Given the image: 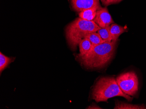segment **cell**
Returning <instances> with one entry per match:
<instances>
[{
    "label": "cell",
    "instance_id": "1",
    "mask_svg": "<svg viewBox=\"0 0 146 109\" xmlns=\"http://www.w3.org/2000/svg\"><path fill=\"white\" fill-rule=\"evenodd\" d=\"M117 42L118 40L104 42L93 46L92 50L85 55H77V59L82 65L88 69L105 67L114 55Z\"/></svg>",
    "mask_w": 146,
    "mask_h": 109
},
{
    "label": "cell",
    "instance_id": "2",
    "mask_svg": "<svg viewBox=\"0 0 146 109\" xmlns=\"http://www.w3.org/2000/svg\"><path fill=\"white\" fill-rule=\"evenodd\" d=\"M100 27L93 21L78 18L70 23L66 28V39L69 46L75 50L80 42L90 33L96 32Z\"/></svg>",
    "mask_w": 146,
    "mask_h": 109
},
{
    "label": "cell",
    "instance_id": "3",
    "mask_svg": "<svg viewBox=\"0 0 146 109\" xmlns=\"http://www.w3.org/2000/svg\"><path fill=\"white\" fill-rule=\"evenodd\" d=\"M93 99L97 102H106L115 97H123L129 101L133 100L131 96L125 94L122 91L112 77H103L98 80L93 89Z\"/></svg>",
    "mask_w": 146,
    "mask_h": 109
},
{
    "label": "cell",
    "instance_id": "4",
    "mask_svg": "<svg viewBox=\"0 0 146 109\" xmlns=\"http://www.w3.org/2000/svg\"><path fill=\"white\" fill-rule=\"evenodd\" d=\"M116 81L119 87L125 94L134 96L138 91L139 81L136 73L129 71L117 76Z\"/></svg>",
    "mask_w": 146,
    "mask_h": 109
},
{
    "label": "cell",
    "instance_id": "5",
    "mask_svg": "<svg viewBox=\"0 0 146 109\" xmlns=\"http://www.w3.org/2000/svg\"><path fill=\"white\" fill-rule=\"evenodd\" d=\"M93 22L101 28L109 26L114 23L107 8L102 7L98 10Z\"/></svg>",
    "mask_w": 146,
    "mask_h": 109
},
{
    "label": "cell",
    "instance_id": "6",
    "mask_svg": "<svg viewBox=\"0 0 146 109\" xmlns=\"http://www.w3.org/2000/svg\"><path fill=\"white\" fill-rule=\"evenodd\" d=\"M72 8L77 12H81L92 8H101L99 0H71Z\"/></svg>",
    "mask_w": 146,
    "mask_h": 109
},
{
    "label": "cell",
    "instance_id": "7",
    "mask_svg": "<svg viewBox=\"0 0 146 109\" xmlns=\"http://www.w3.org/2000/svg\"><path fill=\"white\" fill-rule=\"evenodd\" d=\"M112 41H117L120 35L127 31V28L116 23H112L110 28Z\"/></svg>",
    "mask_w": 146,
    "mask_h": 109
},
{
    "label": "cell",
    "instance_id": "8",
    "mask_svg": "<svg viewBox=\"0 0 146 109\" xmlns=\"http://www.w3.org/2000/svg\"><path fill=\"white\" fill-rule=\"evenodd\" d=\"M99 8H92L81 11L79 13V17L84 20L93 21L96 15L97 11Z\"/></svg>",
    "mask_w": 146,
    "mask_h": 109
},
{
    "label": "cell",
    "instance_id": "9",
    "mask_svg": "<svg viewBox=\"0 0 146 109\" xmlns=\"http://www.w3.org/2000/svg\"><path fill=\"white\" fill-rule=\"evenodd\" d=\"M79 47V55L83 56L88 53L92 50L93 48L92 45L90 40L87 38L83 39L78 44Z\"/></svg>",
    "mask_w": 146,
    "mask_h": 109
},
{
    "label": "cell",
    "instance_id": "10",
    "mask_svg": "<svg viewBox=\"0 0 146 109\" xmlns=\"http://www.w3.org/2000/svg\"><path fill=\"white\" fill-rule=\"evenodd\" d=\"M110 28V26L103 28L100 27L97 31L99 35L100 36L104 42H111L112 41Z\"/></svg>",
    "mask_w": 146,
    "mask_h": 109
},
{
    "label": "cell",
    "instance_id": "11",
    "mask_svg": "<svg viewBox=\"0 0 146 109\" xmlns=\"http://www.w3.org/2000/svg\"><path fill=\"white\" fill-rule=\"evenodd\" d=\"M115 109H146L144 105L130 104L125 102H117L115 103Z\"/></svg>",
    "mask_w": 146,
    "mask_h": 109
},
{
    "label": "cell",
    "instance_id": "12",
    "mask_svg": "<svg viewBox=\"0 0 146 109\" xmlns=\"http://www.w3.org/2000/svg\"><path fill=\"white\" fill-rule=\"evenodd\" d=\"M84 38L88 39L92 43L93 46H96L104 43V41L97 32L90 33L86 36Z\"/></svg>",
    "mask_w": 146,
    "mask_h": 109
},
{
    "label": "cell",
    "instance_id": "13",
    "mask_svg": "<svg viewBox=\"0 0 146 109\" xmlns=\"http://www.w3.org/2000/svg\"><path fill=\"white\" fill-rule=\"evenodd\" d=\"M12 61V59L9 57L6 56L2 53H0V73L1 74L2 71L7 67Z\"/></svg>",
    "mask_w": 146,
    "mask_h": 109
},
{
    "label": "cell",
    "instance_id": "14",
    "mask_svg": "<svg viewBox=\"0 0 146 109\" xmlns=\"http://www.w3.org/2000/svg\"><path fill=\"white\" fill-rule=\"evenodd\" d=\"M123 0H101L102 3L104 5L108 6L110 5L118 4L120 3Z\"/></svg>",
    "mask_w": 146,
    "mask_h": 109
},
{
    "label": "cell",
    "instance_id": "15",
    "mask_svg": "<svg viewBox=\"0 0 146 109\" xmlns=\"http://www.w3.org/2000/svg\"><path fill=\"white\" fill-rule=\"evenodd\" d=\"M87 109H102V108L96 105V104H94L92 105L91 106H88Z\"/></svg>",
    "mask_w": 146,
    "mask_h": 109
}]
</instances>
